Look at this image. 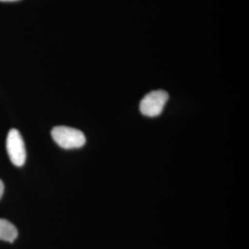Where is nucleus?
I'll return each mask as SVG.
<instances>
[{"label":"nucleus","instance_id":"f257e3e1","mask_svg":"<svg viewBox=\"0 0 249 249\" xmlns=\"http://www.w3.org/2000/svg\"><path fill=\"white\" fill-rule=\"evenodd\" d=\"M52 136L59 146L66 150L80 148L86 142L85 134L81 131L67 126L54 127Z\"/></svg>","mask_w":249,"mask_h":249},{"label":"nucleus","instance_id":"f03ea898","mask_svg":"<svg viewBox=\"0 0 249 249\" xmlns=\"http://www.w3.org/2000/svg\"><path fill=\"white\" fill-rule=\"evenodd\" d=\"M168 93L163 90H156L147 93L140 103V111L147 117L160 116L168 101Z\"/></svg>","mask_w":249,"mask_h":249},{"label":"nucleus","instance_id":"7ed1b4c3","mask_svg":"<svg viewBox=\"0 0 249 249\" xmlns=\"http://www.w3.org/2000/svg\"><path fill=\"white\" fill-rule=\"evenodd\" d=\"M6 150L10 160L16 166L21 167L27 159L25 145L19 131L12 129L9 131L6 139Z\"/></svg>","mask_w":249,"mask_h":249},{"label":"nucleus","instance_id":"20e7f679","mask_svg":"<svg viewBox=\"0 0 249 249\" xmlns=\"http://www.w3.org/2000/svg\"><path fill=\"white\" fill-rule=\"evenodd\" d=\"M18 230L12 223L4 219H0V240L14 242L17 238Z\"/></svg>","mask_w":249,"mask_h":249},{"label":"nucleus","instance_id":"39448f33","mask_svg":"<svg viewBox=\"0 0 249 249\" xmlns=\"http://www.w3.org/2000/svg\"><path fill=\"white\" fill-rule=\"evenodd\" d=\"M4 183L2 182L1 179H0V199H1V196H3V193H4Z\"/></svg>","mask_w":249,"mask_h":249},{"label":"nucleus","instance_id":"423d86ee","mask_svg":"<svg viewBox=\"0 0 249 249\" xmlns=\"http://www.w3.org/2000/svg\"><path fill=\"white\" fill-rule=\"evenodd\" d=\"M19 0H0V1H4V2H11V1H17Z\"/></svg>","mask_w":249,"mask_h":249}]
</instances>
